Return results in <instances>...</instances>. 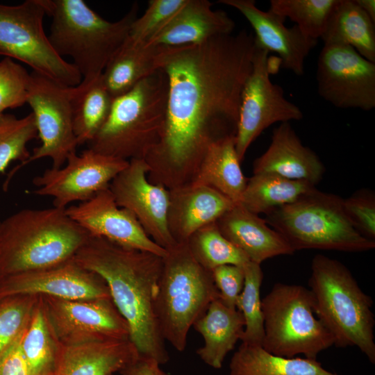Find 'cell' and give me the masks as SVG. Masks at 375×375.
I'll return each mask as SVG.
<instances>
[{
    "label": "cell",
    "mask_w": 375,
    "mask_h": 375,
    "mask_svg": "<svg viewBox=\"0 0 375 375\" xmlns=\"http://www.w3.org/2000/svg\"><path fill=\"white\" fill-rule=\"evenodd\" d=\"M167 251L156 315L165 341L181 352L187 345L190 328L219 294L212 272L196 261L186 243H177Z\"/></svg>",
    "instance_id": "7"
},
{
    "label": "cell",
    "mask_w": 375,
    "mask_h": 375,
    "mask_svg": "<svg viewBox=\"0 0 375 375\" xmlns=\"http://www.w3.org/2000/svg\"><path fill=\"white\" fill-rule=\"evenodd\" d=\"M251 70L244 84L240 98L235 149L242 162L251 143L271 125L299 121L301 108L288 101L283 88L270 79L269 51L256 40Z\"/></svg>",
    "instance_id": "11"
},
{
    "label": "cell",
    "mask_w": 375,
    "mask_h": 375,
    "mask_svg": "<svg viewBox=\"0 0 375 375\" xmlns=\"http://www.w3.org/2000/svg\"><path fill=\"white\" fill-rule=\"evenodd\" d=\"M3 114V113H2ZM1 115V113H0V115Z\"/></svg>",
    "instance_id": "45"
},
{
    "label": "cell",
    "mask_w": 375,
    "mask_h": 375,
    "mask_svg": "<svg viewBox=\"0 0 375 375\" xmlns=\"http://www.w3.org/2000/svg\"><path fill=\"white\" fill-rule=\"evenodd\" d=\"M156 360L140 356L119 372L122 375H170Z\"/></svg>",
    "instance_id": "43"
},
{
    "label": "cell",
    "mask_w": 375,
    "mask_h": 375,
    "mask_svg": "<svg viewBox=\"0 0 375 375\" xmlns=\"http://www.w3.org/2000/svg\"><path fill=\"white\" fill-rule=\"evenodd\" d=\"M309 289L316 317L337 347H357L375 362L373 301L341 262L317 254L311 262Z\"/></svg>",
    "instance_id": "5"
},
{
    "label": "cell",
    "mask_w": 375,
    "mask_h": 375,
    "mask_svg": "<svg viewBox=\"0 0 375 375\" xmlns=\"http://www.w3.org/2000/svg\"><path fill=\"white\" fill-rule=\"evenodd\" d=\"M187 0H151L144 14L131 26L128 39L147 43L172 19Z\"/></svg>",
    "instance_id": "38"
},
{
    "label": "cell",
    "mask_w": 375,
    "mask_h": 375,
    "mask_svg": "<svg viewBox=\"0 0 375 375\" xmlns=\"http://www.w3.org/2000/svg\"><path fill=\"white\" fill-rule=\"evenodd\" d=\"M238 10L254 30L255 40L269 53L279 56L282 67L297 76L304 74V63L317 40L306 37L297 25L288 28L285 19L268 10L259 9L254 0H219Z\"/></svg>",
    "instance_id": "19"
},
{
    "label": "cell",
    "mask_w": 375,
    "mask_h": 375,
    "mask_svg": "<svg viewBox=\"0 0 375 375\" xmlns=\"http://www.w3.org/2000/svg\"><path fill=\"white\" fill-rule=\"evenodd\" d=\"M112 100L101 75L72 87L73 126L78 145L94 138L108 117Z\"/></svg>",
    "instance_id": "31"
},
{
    "label": "cell",
    "mask_w": 375,
    "mask_h": 375,
    "mask_svg": "<svg viewBox=\"0 0 375 375\" xmlns=\"http://www.w3.org/2000/svg\"><path fill=\"white\" fill-rule=\"evenodd\" d=\"M343 198L317 190L266 215L265 220L294 251L302 249L362 252L375 248L352 226Z\"/></svg>",
    "instance_id": "8"
},
{
    "label": "cell",
    "mask_w": 375,
    "mask_h": 375,
    "mask_svg": "<svg viewBox=\"0 0 375 375\" xmlns=\"http://www.w3.org/2000/svg\"><path fill=\"white\" fill-rule=\"evenodd\" d=\"M358 6L375 23V1L374 0H355Z\"/></svg>",
    "instance_id": "44"
},
{
    "label": "cell",
    "mask_w": 375,
    "mask_h": 375,
    "mask_svg": "<svg viewBox=\"0 0 375 375\" xmlns=\"http://www.w3.org/2000/svg\"><path fill=\"white\" fill-rule=\"evenodd\" d=\"M343 209L356 231L364 238L375 241V193L367 188L357 190L343 199Z\"/></svg>",
    "instance_id": "40"
},
{
    "label": "cell",
    "mask_w": 375,
    "mask_h": 375,
    "mask_svg": "<svg viewBox=\"0 0 375 375\" xmlns=\"http://www.w3.org/2000/svg\"><path fill=\"white\" fill-rule=\"evenodd\" d=\"M255 47L254 35L245 30L162 47L158 66L168 81L167 112L162 137L144 158L150 182L168 190L190 184L210 145L235 136Z\"/></svg>",
    "instance_id": "1"
},
{
    "label": "cell",
    "mask_w": 375,
    "mask_h": 375,
    "mask_svg": "<svg viewBox=\"0 0 375 375\" xmlns=\"http://www.w3.org/2000/svg\"><path fill=\"white\" fill-rule=\"evenodd\" d=\"M113 375V374H112Z\"/></svg>",
    "instance_id": "46"
},
{
    "label": "cell",
    "mask_w": 375,
    "mask_h": 375,
    "mask_svg": "<svg viewBox=\"0 0 375 375\" xmlns=\"http://www.w3.org/2000/svg\"><path fill=\"white\" fill-rule=\"evenodd\" d=\"M138 357L130 339L60 346L54 375H112Z\"/></svg>",
    "instance_id": "24"
},
{
    "label": "cell",
    "mask_w": 375,
    "mask_h": 375,
    "mask_svg": "<svg viewBox=\"0 0 375 375\" xmlns=\"http://www.w3.org/2000/svg\"><path fill=\"white\" fill-rule=\"evenodd\" d=\"M316 78L319 94L337 108L365 111L375 108V63L350 46L324 44Z\"/></svg>",
    "instance_id": "14"
},
{
    "label": "cell",
    "mask_w": 375,
    "mask_h": 375,
    "mask_svg": "<svg viewBox=\"0 0 375 375\" xmlns=\"http://www.w3.org/2000/svg\"><path fill=\"white\" fill-rule=\"evenodd\" d=\"M167 95V77L159 69L113 99L107 119L88 148L128 161L144 159L162 137Z\"/></svg>",
    "instance_id": "6"
},
{
    "label": "cell",
    "mask_w": 375,
    "mask_h": 375,
    "mask_svg": "<svg viewBox=\"0 0 375 375\" xmlns=\"http://www.w3.org/2000/svg\"><path fill=\"white\" fill-rule=\"evenodd\" d=\"M193 326L204 342L197 349V355L206 365L220 369L226 355L240 340L244 320L240 311L227 306L218 298L210 303Z\"/></svg>",
    "instance_id": "25"
},
{
    "label": "cell",
    "mask_w": 375,
    "mask_h": 375,
    "mask_svg": "<svg viewBox=\"0 0 375 375\" xmlns=\"http://www.w3.org/2000/svg\"><path fill=\"white\" fill-rule=\"evenodd\" d=\"M65 212L90 236L161 257L167 255V251L149 237L133 214L117 206L108 188L78 205L65 208Z\"/></svg>",
    "instance_id": "18"
},
{
    "label": "cell",
    "mask_w": 375,
    "mask_h": 375,
    "mask_svg": "<svg viewBox=\"0 0 375 375\" xmlns=\"http://www.w3.org/2000/svg\"><path fill=\"white\" fill-rule=\"evenodd\" d=\"M230 375H338L326 370L317 360L285 358L262 347L242 343L230 362Z\"/></svg>",
    "instance_id": "29"
},
{
    "label": "cell",
    "mask_w": 375,
    "mask_h": 375,
    "mask_svg": "<svg viewBox=\"0 0 375 375\" xmlns=\"http://www.w3.org/2000/svg\"><path fill=\"white\" fill-rule=\"evenodd\" d=\"M19 294L67 300L110 298L104 281L73 258L53 267L0 278V297Z\"/></svg>",
    "instance_id": "17"
},
{
    "label": "cell",
    "mask_w": 375,
    "mask_h": 375,
    "mask_svg": "<svg viewBox=\"0 0 375 375\" xmlns=\"http://www.w3.org/2000/svg\"><path fill=\"white\" fill-rule=\"evenodd\" d=\"M22 348L28 375H54L60 345L50 328L40 296L23 334Z\"/></svg>",
    "instance_id": "32"
},
{
    "label": "cell",
    "mask_w": 375,
    "mask_h": 375,
    "mask_svg": "<svg viewBox=\"0 0 375 375\" xmlns=\"http://www.w3.org/2000/svg\"><path fill=\"white\" fill-rule=\"evenodd\" d=\"M51 17L48 36L60 57L69 56L72 64L88 82L101 76L107 64L127 39L138 17V4L118 21L102 18L83 0H42Z\"/></svg>",
    "instance_id": "4"
},
{
    "label": "cell",
    "mask_w": 375,
    "mask_h": 375,
    "mask_svg": "<svg viewBox=\"0 0 375 375\" xmlns=\"http://www.w3.org/2000/svg\"><path fill=\"white\" fill-rule=\"evenodd\" d=\"M31 74L8 57L0 61V113L27 103Z\"/></svg>",
    "instance_id": "39"
},
{
    "label": "cell",
    "mask_w": 375,
    "mask_h": 375,
    "mask_svg": "<svg viewBox=\"0 0 375 375\" xmlns=\"http://www.w3.org/2000/svg\"><path fill=\"white\" fill-rule=\"evenodd\" d=\"M215 284L219 291V299L227 306L236 308L238 297L244 282L242 267L233 265L219 266L212 271Z\"/></svg>",
    "instance_id": "41"
},
{
    "label": "cell",
    "mask_w": 375,
    "mask_h": 375,
    "mask_svg": "<svg viewBox=\"0 0 375 375\" xmlns=\"http://www.w3.org/2000/svg\"><path fill=\"white\" fill-rule=\"evenodd\" d=\"M50 328L60 346L129 339V327L111 298L67 300L40 296Z\"/></svg>",
    "instance_id": "13"
},
{
    "label": "cell",
    "mask_w": 375,
    "mask_h": 375,
    "mask_svg": "<svg viewBox=\"0 0 375 375\" xmlns=\"http://www.w3.org/2000/svg\"><path fill=\"white\" fill-rule=\"evenodd\" d=\"M186 244L196 261L209 271L224 265L243 267L250 261L244 253L221 233L216 222L197 231Z\"/></svg>",
    "instance_id": "33"
},
{
    "label": "cell",
    "mask_w": 375,
    "mask_h": 375,
    "mask_svg": "<svg viewBox=\"0 0 375 375\" xmlns=\"http://www.w3.org/2000/svg\"><path fill=\"white\" fill-rule=\"evenodd\" d=\"M39 299L24 294L0 297V354L25 330Z\"/></svg>",
    "instance_id": "37"
},
{
    "label": "cell",
    "mask_w": 375,
    "mask_h": 375,
    "mask_svg": "<svg viewBox=\"0 0 375 375\" xmlns=\"http://www.w3.org/2000/svg\"><path fill=\"white\" fill-rule=\"evenodd\" d=\"M72 88L32 71L26 103L35 117L41 144L15 172L47 157L52 160L53 168L60 169L68 156L76 152L78 142L73 126Z\"/></svg>",
    "instance_id": "12"
},
{
    "label": "cell",
    "mask_w": 375,
    "mask_h": 375,
    "mask_svg": "<svg viewBox=\"0 0 375 375\" xmlns=\"http://www.w3.org/2000/svg\"><path fill=\"white\" fill-rule=\"evenodd\" d=\"M325 167L312 149L303 144L290 122L274 128L267 149L253 163V173H271L317 185Z\"/></svg>",
    "instance_id": "20"
},
{
    "label": "cell",
    "mask_w": 375,
    "mask_h": 375,
    "mask_svg": "<svg viewBox=\"0 0 375 375\" xmlns=\"http://www.w3.org/2000/svg\"><path fill=\"white\" fill-rule=\"evenodd\" d=\"M89 238L65 208L22 210L0 221V278L61 265Z\"/></svg>",
    "instance_id": "3"
},
{
    "label": "cell",
    "mask_w": 375,
    "mask_h": 375,
    "mask_svg": "<svg viewBox=\"0 0 375 375\" xmlns=\"http://www.w3.org/2000/svg\"><path fill=\"white\" fill-rule=\"evenodd\" d=\"M316 188V185L305 181L289 179L271 173L255 174L247 179L239 203L254 214L266 215Z\"/></svg>",
    "instance_id": "30"
},
{
    "label": "cell",
    "mask_w": 375,
    "mask_h": 375,
    "mask_svg": "<svg viewBox=\"0 0 375 375\" xmlns=\"http://www.w3.org/2000/svg\"><path fill=\"white\" fill-rule=\"evenodd\" d=\"M240 162L235 149V136L217 140L208 147L190 184L212 188L238 203L248 179L242 171Z\"/></svg>",
    "instance_id": "26"
},
{
    "label": "cell",
    "mask_w": 375,
    "mask_h": 375,
    "mask_svg": "<svg viewBox=\"0 0 375 375\" xmlns=\"http://www.w3.org/2000/svg\"><path fill=\"white\" fill-rule=\"evenodd\" d=\"M24 331L0 354V375H28L22 348Z\"/></svg>",
    "instance_id": "42"
},
{
    "label": "cell",
    "mask_w": 375,
    "mask_h": 375,
    "mask_svg": "<svg viewBox=\"0 0 375 375\" xmlns=\"http://www.w3.org/2000/svg\"><path fill=\"white\" fill-rule=\"evenodd\" d=\"M73 259L104 281L139 356L166 363L169 353L155 310L163 257L90 236Z\"/></svg>",
    "instance_id": "2"
},
{
    "label": "cell",
    "mask_w": 375,
    "mask_h": 375,
    "mask_svg": "<svg viewBox=\"0 0 375 375\" xmlns=\"http://www.w3.org/2000/svg\"><path fill=\"white\" fill-rule=\"evenodd\" d=\"M45 15L42 0H26L17 6L0 3V55L20 60L64 85L75 87L82 76L53 49L44 29Z\"/></svg>",
    "instance_id": "10"
},
{
    "label": "cell",
    "mask_w": 375,
    "mask_h": 375,
    "mask_svg": "<svg viewBox=\"0 0 375 375\" xmlns=\"http://www.w3.org/2000/svg\"><path fill=\"white\" fill-rule=\"evenodd\" d=\"M216 224L221 233L253 262L260 265L267 259L295 252L265 219L239 203L223 214Z\"/></svg>",
    "instance_id": "22"
},
{
    "label": "cell",
    "mask_w": 375,
    "mask_h": 375,
    "mask_svg": "<svg viewBox=\"0 0 375 375\" xmlns=\"http://www.w3.org/2000/svg\"><path fill=\"white\" fill-rule=\"evenodd\" d=\"M144 159H133L108 187L117 206L129 210L145 233L158 245L167 250L177 243L168 229L169 190L148 179Z\"/></svg>",
    "instance_id": "16"
},
{
    "label": "cell",
    "mask_w": 375,
    "mask_h": 375,
    "mask_svg": "<svg viewBox=\"0 0 375 375\" xmlns=\"http://www.w3.org/2000/svg\"><path fill=\"white\" fill-rule=\"evenodd\" d=\"M207 0H187L165 27L147 44L158 47L199 44L215 37L232 34L234 21L213 10Z\"/></svg>",
    "instance_id": "23"
},
{
    "label": "cell",
    "mask_w": 375,
    "mask_h": 375,
    "mask_svg": "<svg viewBox=\"0 0 375 375\" xmlns=\"http://www.w3.org/2000/svg\"><path fill=\"white\" fill-rule=\"evenodd\" d=\"M244 282L236 301V308L244 320L242 343L262 347L264 319L261 308L260 288L263 272L260 264L249 261L244 267Z\"/></svg>",
    "instance_id": "34"
},
{
    "label": "cell",
    "mask_w": 375,
    "mask_h": 375,
    "mask_svg": "<svg viewBox=\"0 0 375 375\" xmlns=\"http://www.w3.org/2000/svg\"><path fill=\"white\" fill-rule=\"evenodd\" d=\"M167 226L176 243H186L201 228L215 222L235 204L217 190L188 184L169 190Z\"/></svg>",
    "instance_id": "21"
},
{
    "label": "cell",
    "mask_w": 375,
    "mask_h": 375,
    "mask_svg": "<svg viewBox=\"0 0 375 375\" xmlns=\"http://www.w3.org/2000/svg\"><path fill=\"white\" fill-rule=\"evenodd\" d=\"M128 162L89 148L80 155L74 152L68 156L63 167H51L35 176L33 183L38 188L33 193L52 197L53 207L65 209L70 203L87 201L108 189Z\"/></svg>",
    "instance_id": "15"
},
{
    "label": "cell",
    "mask_w": 375,
    "mask_h": 375,
    "mask_svg": "<svg viewBox=\"0 0 375 375\" xmlns=\"http://www.w3.org/2000/svg\"><path fill=\"white\" fill-rule=\"evenodd\" d=\"M340 0H271L269 10L295 23L308 38H321Z\"/></svg>",
    "instance_id": "35"
},
{
    "label": "cell",
    "mask_w": 375,
    "mask_h": 375,
    "mask_svg": "<svg viewBox=\"0 0 375 375\" xmlns=\"http://www.w3.org/2000/svg\"><path fill=\"white\" fill-rule=\"evenodd\" d=\"M264 319L262 347L285 358L303 354L317 360V355L334 345L330 332L316 317L309 288L276 283L261 299Z\"/></svg>",
    "instance_id": "9"
},
{
    "label": "cell",
    "mask_w": 375,
    "mask_h": 375,
    "mask_svg": "<svg viewBox=\"0 0 375 375\" xmlns=\"http://www.w3.org/2000/svg\"><path fill=\"white\" fill-rule=\"evenodd\" d=\"M320 39L324 44L350 46L375 63V23L355 0H340Z\"/></svg>",
    "instance_id": "28"
},
{
    "label": "cell",
    "mask_w": 375,
    "mask_h": 375,
    "mask_svg": "<svg viewBox=\"0 0 375 375\" xmlns=\"http://www.w3.org/2000/svg\"><path fill=\"white\" fill-rule=\"evenodd\" d=\"M38 137L35 117L31 112L22 118L12 114L0 115V173L15 160L21 164L31 156L27 144Z\"/></svg>",
    "instance_id": "36"
},
{
    "label": "cell",
    "mask_w": 375,
    "mask_h": 375,
    "mask_svg": "<svg viewBox=\"0 0 375 375\" xmlns=\"http://www.w3.org/2000/svg\"><path fill=\"white\" fill-rule=\"evenodd\" d=\"M162 49V47L135 42L127 38L101 74L110 96L115 99L128 92L159 69L158 56Z\"/></svg>",
    "instance_id": "27"
}]
</instances>
